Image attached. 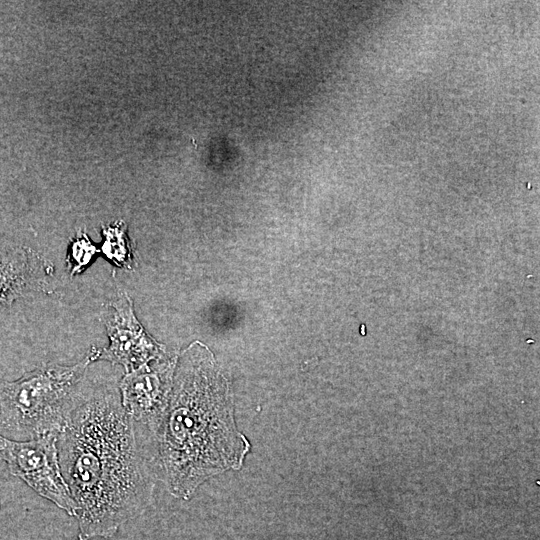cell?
I'll return each mask as SVG.
<instances>
[{
    "instance_id": "ba28073f",
    "label": "cell",
    "mask_w": 540,
    "mask_h": 540,
    "mask_svg": "<svg viewBox=\"0 0 540 540\" xmlns=\"http://www.w3.org/2000/svg\"><path fill=\"white\" fill-rule=\"evenodd\" d=\"M103 243L100 251L115 266L127 270L134 267V250L127 233L126 224L117 221L112 225L103 227Z\"/></svg>"
},
{
    "instance_id": "3957f363",
    "label": "cell",
    "mask_w": 540,
    "mask_h": 540,
    "mask_svg": "<svg viewBox=\"0 0 540 540\" xmlns=\"http://www.w3.org/2000/svg\"><path fill=\"white\" fill-rule=\"evenodd\" d=\"M90 350L73 365L47 363L14 381L0 380V435L23 441L59 434L78 403Z\"/></svg>"
},
{
    "instance_id": "52a82bcc",
    "label": "cell",
    "mask_w": 540,
    "mask_h": 540,
    "mask_svg": "<svg viewBox=\"0 0 540 540\" xmlns=\"http://www.w3.org/2000/svg\"><path fill=\"white\" fill-rule=\"evenodd\" d=\"M53 266L25 246L0 247V309L31 291L45 290Z\"/></svg>"
},
{
    "instance_id": "7a4b0ae2",
    "label": "cell",
    "mask_w": 540,
    "mask_h": 540,
    "mask_svg": "<svg viewBox=\"0 0 540 540\" xmlns=\"http://www.w3.org/2000/svg\"><path fill=\"white\" fill-rule=\"evenodd\" d=\"M153 440L160 477L169 493L181 499H189L210 477L238 470L249 452L235 424L227 384L199 344L181 355Z\"/></svg>"
},
{
    "instance_id": "8992f818",
    "label": "cell",
    "mask_w": 540,
    "mask_h": 540,
    "mask_svg": "<svg viewBox=\"0 0 540 540\" xmlns=\"http://www.w3.org/2000/svg\"><path fill=\"white\" fill-rule=\"evenodd\" d=\"M175 361L144 365L125 373L118 384L121 404L134 430L145 429L154 438L166 411L172 388Z\"/></svg>"
},
{
    "instance_id": "277c9868",
    "label": "cell",
    "mask_w": 540,
    "mask_h": 540,
    "mask_svg": "<svg viewBox=\"0 0 540 540\" xmlns=\"http://www.w3.org/2000/svg\"><path fill=\"white\" fill-rule=\"evenodd\" d=\"M58 435L23 441L0 435V459L7 463L12 475L23 480L39 496L75 516L76 503L59 463Z\"/></svg>"
},
{
    "instance_id": "6da1fadb",
    "label": "cell",
    "mask_w": 540,
    "mask_h": 540,
    "mask_svg": "<svg viewBox=\"0 0 540 540\" xmlns=\"http://www.w3.org/2000/svg\"><path fill=\"white\" fill-rule=\"evenodd\" d=\"M57 447L79 540L113 536L149 503L154 483L118 387L85 386Z\"/></svg>"
},
{
    "instance_id": "9c48e42d",
    "label": "cell",
    "mask_w": 540,
    "mask_h": 540,
    "mask_svg": "<svg viewBox=\"0 0 540 540\" xmlns=\"http://www.w3.org/2000/svg\"><path fill=\"white\" fill-rule=\"evenodd\" d=\"M100 249L94 245L86 233L79 231L69 244L66 262L70 275L74 276L84 270Z\"/></svg>"
},
{
    "instance_id": "5b68a950",
    "label": "cell",
    "mask_w": 540,
    "mask_h": 540,
    "mask_svg": "<svg viewBox=\"0 0 540 540\" xmlns=\"http://www.w3.org/2000/svg\"><path fill=\"white\" fill-rule=\"evenodd\" d=\"M108 307L111 309L103 323L109 344L107 347L93 346L90 349L94 362L105 360L113 365H121L128 373L160 355L162 346L144 331L134 313L133 302L125 291H120Z\"/></svg>"
}]
</instances>
